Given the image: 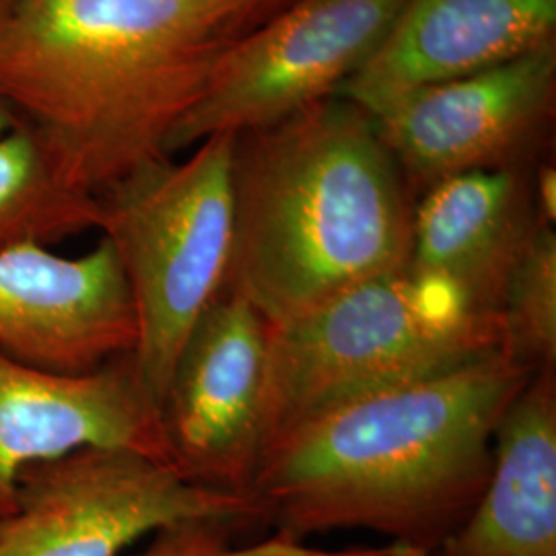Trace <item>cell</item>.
<instances>
[{
	"label": "cell",
	"instance_id": "cell-1",
	"mask_svg": "<svg viewBox=\"0 0 556 556\" xmlns=\"http://www.w3.org/2000/svg\"><path fill=\"white\" fill-rule=\"evenodd\" d=\"M289 0H20L0 34V98L60 174L100 197L167 142L220 56Z\"/></svg>",
	"mask_w": 556,
	"mask_h": 556
},
{
	"label": "cell",
	"instance_id": "cell-2",
	"mask_svg": "<svg viewBox=\"0 0 556 556\" xmlns=\"http://www.w3.org/2000/svg\"><path fill=\"white\" fill-rule=\"evenodd\" d=\"M532 376L503 351L324 410L268 443L250 495L299 540L363 528L438 555L482 495L498 420Z\"/></svg>",
	"mask_w": 556,
	"mask_h": 556
},
{
	"label": "cell",
	"instance_id": "cell-3",
	"mask_svg": "<svg viewBox=\"0 0 556 556\" xmlns=\"http://www.w3.org/2000/svg\"><path fill=\"white\" fill-rule=\"evenodd\" d=\"M231 188L223 293L266 326L408 266L415 199L374 116L344 96L236 135Z\"/></svg>",
	"mask_w": 556,
	"mask_h": 556
},
{
	"label": "cell",
	"instance_id": "cell-4",
	"mask_svg": "<svg viewBox=\"0 0 556 556\" xmlns=\"http://www.w3.org/2000/svg\"><path fill=\"white\" fill-rule=\"evenodd\" d=\"M503 344L501 314L478 312L439 278L410 266L371 278L303 318L268 326L262 452L324 410L438 378L503 353Z\"/></svg>",
	"mask_w": 556,
	"mask_h": 556
},
{
	"label": "cell",
	"instance_id": "cell-5",
	"mask_svg": "<svg viewBox=\"0 0 556 556\" xmlns=\"http://www.w3.org/2000/svg\"><path fill=\"white\" fill-rule=\"evenodd\" d=\"M233 147L236 135L208 137L186 160L147 161L100 194V231L118 256L137 314L130 357L157 408L186 338L223 293Z\"/></svg>",
	"mask_w": 556,
	"mask_h": 556
},
{
	"label": "cell",
	"instance_id": "cell-6",
	"mask_svg": "<svg viewBox=\"0 0 556 556\" xmlns=\"http://www.w3.org/2000/svg\"><path fill=\"white\" fill-rule=\"evenodd\" d=\"M266 521L252 495L202 486L124 447H83L21 472L0 519V556H119L190 521Z\"/></svg>",
	"mask_w": 556,
	"mask_h": 556
},
{
	"label": "cell",
	"instance_id": "cell-7",
	"mask_svg": "<svg viewBox=\"0 0 556 556\" xmlns=\"http://www.w3.org/2000/svg\"><path fill=\"white\" fill-rule=\"evenodd\" d=\"M406 0H289L220 56L167 155L241 135L338 96L374 59Z\"/></svg>",
	"mask_w": 556,
	"mask_h": 556
},
{
	"label": "cell",
	"instance_id": "cell-8",
	"mask_svg": "<svg viewBox=\"0 0 556 556\" xmlns=\"http://www.w3.org/2000/svg\"><path fill=\"white\" fill-rule=\"evenodd\" d=\"M556 40L371 112L413 199L441 179L536 165L555 114Z\"/></svg>",
	"mask_w": 556,
	"mask_h": 556
},
{
	"label": "cell",
	"instance_id": "cell-9",
	"mask_svg": "<svg viewBox=\"0 0 556 556\" xmlns=\"http://www.w3.org/2000/svg\"><path fill=\"white\" fill-rule=\"evenodd\" d=\"M268 326L236 295H219L186 338L160 418L181 477L250 495L262 452V394Z\"/></svg>",
	"mask_w": 556,
	"mask_h": 556
},
{
	"label": "cell",
	"instance_id": "cell-10",
	"mask_svg": "<svg viewBox=\"0 0 556 556\" xmlns=\"http://www.w3.org/2000/svg\"><path fill=\"white\" fill-rule=\"evenodd\" d=\"M132 298L105 238L77 258L41 245L0 252V351L59 374H89L132 355Z\"/></svg>",
	"mask_w": 556,
	"mask_h": 556
},
{
	"label": "cell",
	"instance_id": "cell-11",
	"mask_svg": "<svg viewBox=\"0 0 556 556\" xmlns=\"http://www.w3.org/2000/svg\"><path fill=\"white\" fill-rule=\"evenodd\" d=\"M83 447H124L169 462L160 408L132 357L89 374H59L0 351V519L15 505L21 472Z\"/></svg>",
	"mask_w": 556,
	"mask_h": 556
},
{
	"label": "cell",
	"instance_id": "cell-12",
	"mask_svg": "<svg viewBox=\"0 0 556 556\" xmlns=\"http://www.w3.org/2000/svg\"><path fill=\"white\" fill-rule=\"evenodd\" d=\"M556 40V0H406L390 34L338 96L376 112Z\"/></svg>",
	"mask_w": 556,
	"mask_h": 556
},
{
	"label": "cell",
	"instance_id": "cell-13",
	"mask_svg": "<svg viewBox=\"0 0 556 556\" xmlns=\"http://www.w3.org/2000/svg\"><path fill=\"white\" fill-rule=\"evenodd\" d=\"M534 169L468 172L427 188L413 206L408 266L478 312L501 314L507 282L544 225Z\"/></svg>",
	"mask_w": 556,
	"mask_h": 556
},
{
	"label": "cell",
	"instance_id": "cell-14",
	"mask_svg": "<svg viewBox=\"0 0 556 556\" xmlns=\"http://www.w3.org/2000/svg\"><path fill=\"white\" fill-rule=\"evenodd\" d=\"M435 556H556V369L505 408L486 486Z\"/></svg>",
	"mask_w": 556,
	"mask_h": 556
},
{
	"label": "cell",
	"instance_id": "cell-15",
	"mask_svg": "<svg viewBox=\"0 0 556 556\" xmlns=\"http://www.w3.org/2000/svg\"><path fill=\"white\" fill-rule=\"evenodd\" d=\"M100 227V197L64 178L40 132L20 116L0 135V252L48 248Z\"/></svg>",
	"mask_w": 556,
	"mask_h": 556
},
{
	"label": "cell",
	"instance_id": "cell-16",
	"mask_svg": "<svg viewBox=\"0 0 556 556\" xmlns=\"http://www.w3.org/2000/svg\"><path fill=\"white\" fill-rule=\"evenodd\" d=\"M503 351L532 374L556 369V231L540 225L507 282Z\"/></svg>",
	"mask_w": 556,
	"mask_h": 556
},
{
	"label": "cell",
	"instance_id": "cell-17",
	"mask_svg": "<svg viewBox=\"0 0 556 556\" xmlns=\"http://www.w3.org/2000/svg\"><path fill=\"white\" fill-rule=\"evenodd\" d=\"M248 526L223 519L179 523L157 532L149 548L137 556H303L314 551L305 540L285 532L252 544H239L238 532Z\"/></svg>",
	"mask_w": 556,
	"mask_h": 556
},
{
	"label": "cell",
	"instance_id": "cell-18",
	"mask_svg": "<svg viewBox=\"0 0 556 556\" xmlns=\"http://www.w3.org/2000/svg\"><path fill=\"white\" fill-rule=\"evenodd\" d=\"M534 194L538 213L544 223L555 225L556 219V169L555 165L540 163L534 169Z\"/></svg>",
	"mask_w": 556,
	"mask_h": 556
},
{
	"label": "cell",
	"instance_id": "cell-19",
	"mask_svg": "<svg viewBox=\"0 0 556 556\" xmlns=\"http://www.w3.org/2000/svg\"><path fill=\"white\" fill-rule=\"evenodd\" d=\"M425 555L413 548L400 546V544H383V546H355V548H344V551H321L314 548L309 555L303 556H415Z\"/></svg>",
	"mask_w": 556,
	"mask_h": 556
},
{
	"label": "cell",
	"instance_id": "cell-20",
	"mask_svg": "<svg viewBox=\"0 0 556 556\" xmlns=\"http://www.w3.org/2000/svg\"><path fill=\"white\" fill-rule=\"evenodd\" d=\"M17 119H20V114L11 108L9 101H4L0 98V135L7 132Z\"/></svg>",
	"mask_w": 556,
	"mask_h": 556
},
{
	"label": "cell",
	"instance_id": "cell-21",
	"mask_svg": "<svg viewBox=\"0 0 556 556\" xmlns=\"http://www.w3.org/2000/svg\"><path fill=\"white\" fill-rule=\"evenodd\" d=\"M17 4H20V0H0V34L7 27L13 11L17 9Z\"/></svg>",
	"mask_w": 556,
	"mask_h": 556
},
{
	"label": "cell",
	"instance_id": "cell-22",
	"mask_svg": "<svg viewBox=\"0 0 556 556\" xmlns=\"http://www.w3.org/2000/svg\"><path fill=\"white\" fill-rule=\"evenodd\" d=\"M415 556H435V555H415Z\"/></svg>",
	"mask_w": 556,
	"mask_h": 556
}]
</instances>
